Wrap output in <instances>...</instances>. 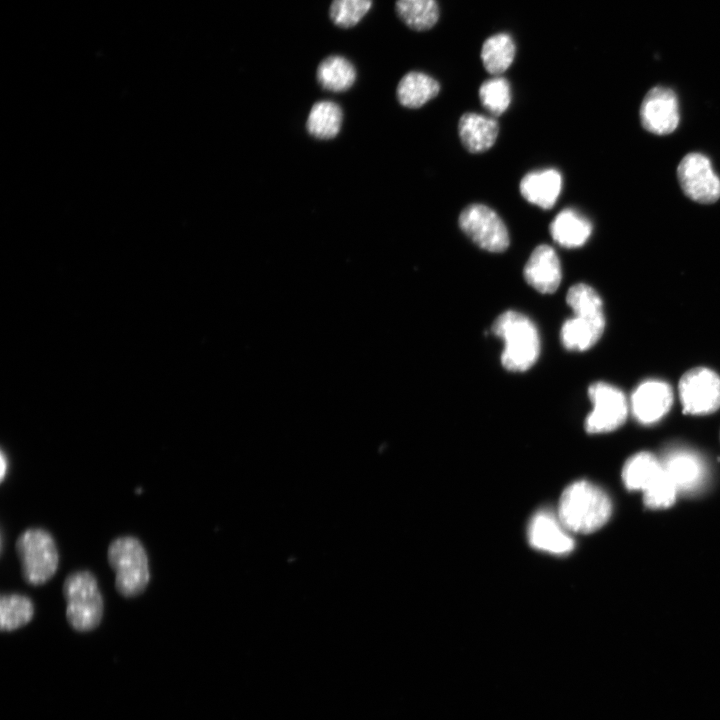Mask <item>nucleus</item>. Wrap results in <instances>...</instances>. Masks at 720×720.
Returning a JSON list of instances; mask_svg holds the SVG:
<instances>
[{"label":"nucleus","instance_id":"1","mask_svg":"<svg viewBox=\"0 0 720 720\" xmlns=\"http://www.w3.org/2000/svg\"><path fill=\"white\" fill-rule=\"evenodd\" d=\"M566 301L573 317L562 325L561 342L567 350L586 351L597 343L605 329L602 300L594 288L578 283L569 288Z\"/></svg>","mask_w":720,"mask_h":720},{"label":"nucleus","instance_id":"2","mask_svg":"<svg viewBox=\"0 0 720 720\" xmlns=\"http://www.w3.org/2000/svg\"><path fill=\"white\" fill-rule=\"evenodd\" d=\"M611 512L608 495L598 486L582 480L563 491L557 516L569 532L588 534L605 525Z\"/></svg>","mask_w":720,"mask_h":720},{"label":"nucleus","instance_id":"3","mask_svg":"<svg viewBox=\"0 0 720 720\" xmlns=\"http://www.w3.org/2000/svg\"><path fill=\"white\" fill-rule=\"evenodd\" d=\"M492 331L504 342L501 363L505 369L523 372L534 365L540 353V339L536 326L527 316L506 311L497 317Z\"/></svg>","mask_w":720,"mask_h":720},{"label":"nucleus","instance_id":"4","mask_svg":"<svg viewBox=\"0 0 720 720\" xmlns=\"http://www.w3.org/2000/svg\"><path fill=\"white\" fill-rule=\"evenodd\" d=\"M622 480L628 490L643 492L644 504L650 509L672 506L678 494L661 459L650 452L631 456L623 466Z\"/></svg>","mask_w":720,"mask_h":720},{"label":"nucleus","instance_id":"5","mask_svg":"<svg viewBox=\"0 0 720 720\" xmlns=\"http://www.w3.org/2000/svg\"><path fill=\"white\" fill-rule=\"evenodd\" d=\"M66 620L78 632L97 628L104 614V600L96 577L88 570L67 575L62 585Z\"/></svg>","mask_w":720,"mask_h":720},{"label":"nucleus","instance_id":"6","mask_svg":"<svg viewBox=\"0 0 720 720\" xmlns=\"http://www.w3.org/2000/svg\"><path fill=\"white\" fill-rule=\"evenodd\" d=\"M107 559L115 573V589L125 598L142 594L150 581L149 561L141 541L121 536L108 546Z\"/></svg>","mask_w":720,"mask_h":720},{"label":"nucleus","instance_id":"7","mask_svg":"<svg viewBox=\"0 0 720 720\" xmlns=\"http://www.w3.org/2000/svg\"><path fill=\"white\" fill-rule=\"evenodd\" d=\"M23 580L32 586L48 582L56 573L59 553L53 536L43 528L23 531L15 542Z\"/></svg>","mask_w":720,"mask_h":720},{"label":"nucleus","instance_id":"8","mask_svg":"<svg viewBox=\"0 0 720 720\" xmlns=\"http://www.w3.org/2000/svg\"><path fill=\"white\" fill-rule=\"evenodd\" d=\"M459 227L480 248L500 253L510 243L506 225L499 215L483 204H470L459 215Z\"/></svg>","mask_w":720,"mask_h":720},{"label":"nucleus","instance_id":"9","mask_svg":"<svg viewBox=\"0 0 720 720\" xmlns=\"http://www.w3.org/2000/svg\"><path fill=\"white\" fill-rule=\"evenodd\" d=\"M588 396L593 409L585 419V429L590 434L606 433L622 426L628 415V402L617 387L596 382L589 386Z\"/></svg>","mask_w":720,"mask_h":720},{"label":"nucleus","instance_id":"10","mask_svg":"<svg viewBox=\"0 0 720 720\" xmlns=\"http://www.w3.org/2000/svg\"><path fill=\"white\" fill-rule=\"evenodd\" d=\"M678 388L685 413L705 415L720 407V376L709 368L688 370L682 375Z\"/></svg>","mask_w":720,"mask_h":720},{"label":"nucleus","instance_id":"11","mask_svg":"<svg viewBox=\"0 0 720 720\" xmlns=\"http://www.w3.org/2000/svg\"><path fill=\"white\" fill-rule=\"evenodd\" d=\"M677 176L684 193L693 201L711 204L720 198V179L703 154H687L679 163Z\"/></svg>","mask_w":720,"mask_h":720},{"label":"nucleus","instance_id":"12","mask_svg":"<svg viewBox=\"0 0 720 720\" xmlns=\"http://www.w3.org/2000/svg\"><path fill=\"white\" fill-rule=\"evenodd\" d=\"M642 126L650 133H672L680 120L679 103L675 92L667 87L656 86L645 95L640 107Z\"/></svg>","mask_w":720,"mask_h":720},{"label":"nucleus","instance_id":"13","mask_svg":"<svg viewBox=\"0 0 720 720\" xmlns=\"http://www.w3.org/2000/svg\"><path fill=\"white\" fill-rule=\"evenodd\" d=\"M660 459L678 493L690 494L703 488L707 469L696 452L675 447L667 450Z\"/></svg>","mask_w":720,"mask_h":720},{"label":"nucleus","instance_id":"14","mask_svg":"<svg viewBox=\"0 0 720 720\" xmlns=\"http://www.w3.org/2000/svg\"><path fill=\"white\" fill-rule=\"evenodd\" d=\"M673 403V390L664 381L650 379L639 384L631 396V412L642 424H653L663 418Z\"/></svg>","mask_w":720,"mask_h":720},{"label":"nucleus","instance_id":"15","mask_svg":"<svg viewBox=\"0 0 720 720\" xmlns=\"http://www.w3.org/2000/svg\"><path fill=\"white\" fill-rule=\"evenodd\" d=\"M528 539L535 549L556 555L567 554L574 548V540L559 517L546 510L531 518Z\"/></svg>","mask_w":720,"mask_h":720},{"label":"nucleus","instance_id":"16","mask_svg":"<svg viewBox=\"0 0 720 720\" xmlns=\"http://www.w3.org/2000/svg\"><path fill=\"white\" fill-rule=\"evenodd\" d=\"M523 275L526 282L540 293L555 292L562 278L555 250L547 244L537 246L524 266Z\"/></svg>","mask_w":720,"mask_h":720},{"label":"nucleus","instance_id":"17","mask_svg":"<svg viewBox=\"0 0 720 720\" xmlns=\"http://www.w3.org/2000/svg\"><path fill=\"white\" fill-rule=\"evenodd\" d=\"M522 197L542 209H550L556 203L562 188V176L555 169L534 171L520 181Z\"/></svg>","mask_w":720,"mask_h":720},{"label":"nucleus","instance_id":"18","mask_svg":"<svg viewBox=\"0 0 720 720\" xmlns=\"http://www.w3.org/2000/svg\"><path fill=\"white\" fill-rule=\"evenodd\" d=\"M462 145L471 153H481L493 146L499 132L498 122L481 114L464 113L458 123Z\"/></svg>","mask_w":720,"mask_h":720},{"label":"nucleus","instance_id":"19","mask_svg":"<svg viewBox=\"0 0 720 720\" xmlns=\"http://www.w3.org/2000/svg\"><path fill=\"white\" fill-rule=\"evenodd\" d=\"M591 233V222L570 208L559 212L550 224L551 237L556 243L565 248H576L584 245Z\"/></svg>","mask_w":720,"mask_h":720},{"label":"nucleus","instance_id":"20","mask_svg":"<svg viewBox=\"0 0 720 720\" xmlns=\"http://www.w3.org/2000/svg\"><path fill=\"white\" fill-rule=\"evenodd\" d=\"M439 90L440 85L433 77L412 71L401 78L396 94L401 105L415 109L437 96Z\"/></svg>","mask_w":720,"mask_h":720},{"label":"nucleus","instance_id":"21","mask_svg":"<svg viewBox=\"0 0 720 720\" xmlns=\"http://www.w3.org/2000/svg\"><path fill=\"white\" fill-rule=\"evenodd\" d=\"M317 79L323 88L333 92H342L354 84L356 70L345 57L331 55L318 65Z\"/></svg>","mask_w":720,"mask_h":720},{"label":"nucleus","instance_id":"22","mask_svg":"<svg viewBox=\"0 0 720 720\" xmlns=\"http://www.w3.org/2000/svg\"><path fill=\"white\" fill-rule=\"evenodd\" d=\"M516 47L507 33H498L485 40L481 49L484 68L493 75H500L512 64Z\"/></svg>","mask_w":720,"mask_h":720},{"label":"nucleus","instance_id":"23","mask_svg":"<svg viewBox=\"0 0 720 720\" xmlns=\"http://www.w3.org/2000/svg\"><path fill=\"white\" fill-rule=\"evenodd\" d=\"M343 113L339 105L331 101L315 103L308 115L306 128L310 135L319 139L335 137L342 125Z\"/></svg>","mask_w":720,"mask_h":720},{"label":"nucleus","instance_id":"24","mask_svg":"<svg viewBox=\"0 0 720 720\" xmlns=\"http://www.w3.org/2000/svg\"><path fill=\"white\" fill-rule=\"evenodd\" d=\"M395 9L399 18L411 29H431L439 19L436 0H397Z\"/></svg>","mask_w":720,"mask_h":720},{"label":"nucleus","instance_id":"25","mask_svg":"<svg viewBox=\"0 0 720 720\" xmlns=\"http://www.w3.org/2000/svg\"><path fill=\"white\" fill-rule=\"evenodd\" d=\"M34 616L33 601L22 594H3L0 598V628L13 631L28 624Z\"/></svg>","mask_w":720,"mask_h":720},{"label":"nucleus","instance_id":"26","mask_svg":"<svg viewBox=\"0 0 720 720\" xmlns=\"http://www.w3.org/2000/svg\"><path fill=\"white\" fill-rule=\"evenodd\" d=\"M479 99L492 115L500 116L511 102L509 82L498 76L484 81L479 88Z\"/></svg>","mask_w":720,"mask_h":720},{"label":"nucleus","instance_id":"27","mask_svg":"<svg viewBox=\"0 0 720 720\" xmlns=\"http://www.w3.org/2000/svg\"><path fill=\"white\" fill-rule=\"evenodd\" d=\"M372 0H333L329 15L332 22L341 28H351L368 13Z\"/></svg>","mask_w":720,"mask_h":720},{"label":"nucleus","instance_id":"28","mask_svg":"<svg viewBox=\"0 0 720 720\" xmlns=\"http://www.w3.org/2000/svg\"><path fill=\"white\" fill-rule=\"evenodd\" d=\"M0 458H1V470H0V475H1V476H0V479H1V481H3L4 478H5V474H6L7 468H8V460H7L6 455H5V453H4L3 450L1 451V456H0Z\"/></svg>","mask_w":720,"mask_h":720}]
</instances>
